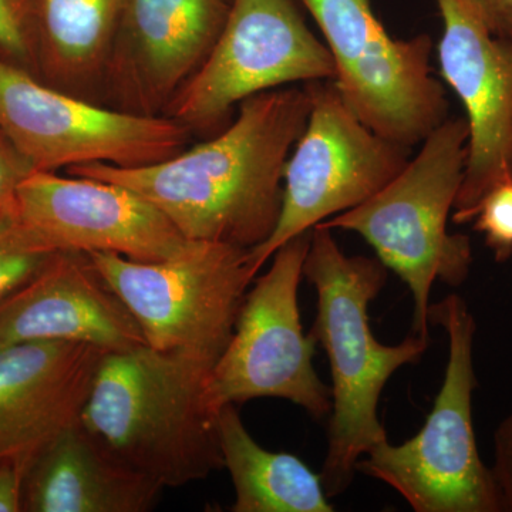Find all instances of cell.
Here are the masks:
<instances>
[{
  "label": "cell",
  "instance_id": "6da1fadb",
  "mask_svg": "<svg viewBox=\"0 0 512 512\" xmlns=\"http://www.w3.org/2000/svg\"><path fill=\"white\" fill-rule=\"evenodd\" d=\"M309 111L306 86L268 90L242 101L237 119L217 136L161 163L74 165L67 174L126 185L190 241L252 249L278 224L286 161Z\"/></svg>",
  "mask_w": 512,
  "mask_h": 512
},
{
  "label": "cell",
  "instance_id": "7a4b0ae2",
  "mask_svg": "<svg viewBox=\"0 0 512 512\" xmlns=\"http://www.w3.org/2000/svg\"><path fill=\"white\" fill-rule=\"evenodd\" d=\"M214 363L150 346L101 360L80 421L114 456L164 488L222 470Z\"/></svg>",
  "mask_w": 512,
  "mask_h": 512
},
{
  "label": "cell",
  "instance_id": "3957f363",
  "mask_svg": "<svg viewBox=\"0 0 512 512\" xmlns=\"http://www.w3.org/2000/svg\"><path fill=\"white\" fill-rule=\"evenodd\" d=\"M303 276L318 295L309 335L325 349L332 373L328 453L319 474L335 498L352 484L357 461L387 440L380 396L400 367L424 355L430 339L412 333L389 346L375 338L369 305L386 285L387 268L379 259L346 255L332 229H312Z\"/></svg>",
  "mask_w": 512,
  "mask_h": 512
},
{
  "label": "cell",
  "instance_id": "277c9868",
  "mask_svg": "<svg viewBox=\"0 0 512 512\" xmlns=\"http://www.w3.org/2000/svg\"><path fill=\"white\" fill-rule=\"evenodd\" d=\"M468 137L466 119H447L424 138L419 154L382 190L316 225L366 239L377 259L412 292L413 333L423 338L430 336L434 282L460 286L473 264L470 238L447 229L463 184Z\"/></svg>",
  "mask_w": 512,
  "mask_h": 512
},
{
  "label": "cell",
  "instance_id": "5b68a950",
  "mask_svg": "<svg viewBox=\"0 0 512 512\" xmlns=\"http://www.w3.org/2000/svg\"><path fill=\"white\" fill-rule=\"evenodd\" d=\"M430 325L448 336L446 375L419 433L404 443L377 444L356 473L382 481L416 512H501L493 470L478 453L473 393L478 387L473 346L477 325L466 301L448 295L430 306Z\"/></svg>",
  "mask_w": 512,
  "mask_h": 512
},
{
  "label": "cell",
  "instance_id": "8992f818",
  "mask_svg": "<svg viewBox=\"0 0 512 512\" xmlns=\"http://www.w3.org/2000/svg\"><path fill=\"white\" fill-rule=\"evenodd\" d=\"M127 306L147 346L217 363L255 281L249 249L192 241L163 261L87 254Z\"/></svg>",
  "mask_w": 512,
  "mask_h": 512
},
{
  "label": "cell",
  "instance_id": "52a82bcc",
  "mask_svg": "<svg viewBox=\"0 0 512 512\" xmlns=\"http://www.w3.org/2000/svg\"><path fill=\"white\" fill-rule=\"evenodd\" d=\"M326 40L336 87L375 133L412 148L448 119L446 90L431 74L429 35L394 39L370 0H299Z\"/></svg>",
  "mask_w": 512,
  "mask_h": 512
},
{
  "label": "cell",
  "instance_id": "ba28073f",
  "mask_svg": "<svg viewBox=\"0 0 512 512\" xmlns=\"http://www.w3.org/2000/svg\"><path fill=\"white\" fill-rule=\"evenodd\" d=\"M311 111L284 171L278 224L249 249L255 275L282 245L363 204L409 163L412 148L387 140L353 113L333 80L305 83Z\"/></svg>",
  "mask_w": 512,
  "mask_h": 512
},
{
  "label": "cell",
  "instance_id": "9c48e42d",
  "mask_svg": "<svg viewBox=\"0 0 512 512\" xmlns=\"http://www.w3.org/2000/svg\"><path fill=\"white\" fill-rule=\"evenodd\" d=\"M312 229L272 255L245 296L227 348L212 367L208 394L220 412L261 397L288 400L313 419L332 410V390L313 366L318 343L305 335L298 291Z\"/></svg>",
  "mask_w": 512,
  "mask_h": 512
},
{
  "label": "cell",
  "instance_id": "30bf717a",
  "mask_svg": "<svg viewBox=\"0 0 512 512\" xmlns=\"http://www.w3.org/2000/svg\"><path fill=\"white\" fill-rule=\"evenodd\" d=\"M0 128L37 171L157 164L185 150L192 134L168 116L127 113L62 92L2 50Z\"/></svg>",
  "mask_w": 512,
  "mask_h": 512
},
{
  "label": "cell",
  "instance_id": "8fae6325",
  "mask_svg": "<svg viewBox=\"0 0 512 512\" xmlns=\"http://www.w3.org/2000/svg\"><path fill=\"white\" fill-rule=\"evenodd\" d=\"M328 46L295 0H231L224 29L164 116L191 133L221 131L242 101L285 84L335 80Z\"/></svg>",
  "mask_w": 512,
  "mask_h": 512
},
{
  "label": "cell",
  "instance_id": "7c38bea8",
  "mask_svg": "<svg viewBox=\"0 0 512 512\" xmlns=\"http://www.w3.org/2000/svg\"><path fill=\"white\" fill-rule=\"evenodd\" d=\"M443 19L441 73L467 111L468 153L454 202L474 221L488 192L512 183V39L494 36L467 0H436Z\"/></svg>",
  "mask_w": 512,
  "mask_h": 512
},
{
  "label": "cell",
  "instance_id": "4fadbf2b",
  "mask_svg": "<svg viewBox=\"0 0 512 512\" xmlns=\"http://www.w3.org/2000/svg\"><path fill=\"white\" fill-rule=\"evenodd\" d=\"M15 212L55 251L150 262L173 258L192 242L143 195L92 177L35 171L20 187Z\"/></svg>",
  "mask_w": 512,
  "mask_h": 512
},
{
  "label": "cell",
  "instance_id": "5bb4252c",
  "mask_svg": "<svg viewBox=\"0 0 512 512\" xmlns=\"http://www.w3.org/2000/svg\"><path fill=\"white\" fill-rule=\"evenodd\" d=\"M227 0H123L103 104L164 116L220 37Z\"/></svg>",
  "mask_w": 512,
  "mask_h": 512
},
{
  "label": "cell",
  "instance_id": "9a60e30c",
  "mask_svg": "<svg viewBox=\"0 0 512 512\" xmlns=\"http://www.w3.org/2000/svg\"><path fill=\"white\" fill-rule=\"evenodd\" d=\"M29 342L87 343L107 353L147 345L90 256L77 251L55 252L0 301V348Z\"/></svg>",
  "mask_w": 512,
  "mask_h": 512
},
{
  "label": "cell",
  "instance_id": "2e32d148",
  "mask_svg": "<svg viewBox=\"0 0 512 512\" xmlns=\"http://www.w3.org/2000/svg\"><path fill=\"white\" fill-rule=\"evenodd\" d=\"M106 353L76 342L0 348V461L28 466L40 448L80 420Z\"/></svg>",
  "mask_w": 512,
  "mask_h": 512
},
{
  "label": "cell",
  "instance_id": "e0dca14e",
  "mask_svg": "<svg viewBox=\"0 0 512 512\" xmlns=\"http://www.w3.org/2000/svg\"><path fill=\"white\" fill-rule=\"evenodd\" d=\"M164 490L114 456L79 420L30 458L22 511L147 512Z\"/></svg>",
  "mask_w": 512,
  "mask_h": 512
},
{
  "label": "cell",
  "instance_id": "ac0fdd59",
  "mask_svg": "<svg viewBox=\"0 0 512 512\" xmlns=\"http://www.w3.org/2000/svg\"><path fill=\"white\" fill-rule=\"evenodd\" d=\"M123 0H40L36 76L103 104L104 79Z\"/></svg>",
  "mask_w": 512,
  "mask_h": 512
},
{
  "label": "cell",
  "instance_id": "d6986e66",
  "mask_svg": "<svg viewBox=\"0 0 512 512\" xmlns=\"http://www.w3.org/2000/svg\"><path fill=\"white\" fill-rule=\"evenodd\" d=\"M222 464L234 485V512H333L320 474L301 458L259 446L228 404L218 413Z\"/></svg>",
  "mask_w": 512,
  "mask_h": 512
},
{
  "label": "cell",
  "instance_id": "ffe728a7",
  "mask_svg": "<svg viewBox=\"0 0 512 512\" xmlns=\"http://www.w3.org/2000/svg\"><path fill=\"white\" fill-rule=\"evenodd\" d=\"M55 252L16 212L0 218V301L36 275Z\"/></svg>",
  "mask_w": 512,
  "mask_h": 512
},
{
  "label": "cell",
  "instance_id": "44dd1931",
  "mask_svg": "<svg viewBox=\"0 0 512 512\" xmlns=\"http://www.w3.org/2000/svg\"><path fill=\"white\" fill-rule=\"evenodd\" d=\"M40 0H0V50L37 72Z\"/></svg>",
  "mask_w": 512,
  "mask_h": 512
},
{
  "label": "cell",
  "instance_id": "7402d4cb",
  "mask_svg": "<svg viewBox=\"0 0 512 512\" xmlns=\"http://www.w3.org/2000/svg\"><path fill=\"white\" fill-rule=\"evenodd\" d=\"M474 221L477 231L485 235V241L493 249L497 261H507L512 255V183L488 192Z\"/></svg>",
  "mask_w": 512,
  "mask_h": 512
},
{
  "label": "cell",
  "instance_id": "603a6c76",
  "mask_svg": "<svg viewBox=\"0 0 512 512\" xmlns=\"http://www.w3.org/2000/svg\"><path fill=\"white\" fill-rule=\"evenodd\" d=\"M35 171L32 161L0 128V218L15 212L20 187Z\"/></svg>",
  "mask_w": 512,
  "mask_h": 512
},
{
  "label": "cell",
  "instance_id": "cb8c5ba5",
  "mask_svg": "<svg viewBox=\"0 0 512 512\" xmlns=\"http://www.w3.org/2000/svg\"><path fill=\"white\" fill-rule=\"evenodd\" d=\"M493 470L501 512H512V416L498 426L494 434Z\"/></svg>",
  "mask_w": 512,
  "mask_h": 512
},
{
  "label": "cell",
  "instance_id": "d4e9b609",
  "mask_svg": "<svg viewBox=\"0 0 512 512\" xmlns=\"http://www.w3.org/2000/svg\"><path fill=\"white\" fill-rule=\"evenodd\" d=\"M25 470L18 460L0 461V512L22 511Z\"/></svg>",
  "mask_w": 512,
  "mask_h": 512
},
{
  "label": "cell",
  "instance_id": "484cf974",
  "mask_svg": "<svg viewBox=\"0 0 512 512\" xmlns=\"http://www.w3.org/2000/svg\"><path fill=\"white\" fill-rule=\"evenodd\" d=\"M494 36L512 39V0H467Z\"/></svg>",
  "mask_w": 512,
  "mask_h": 512
},
{
  "label": "cell",
  "instance_id": "4316f807",
  "mask_svg": "<svg viewBox=\"0 0 512 512\" xmlns=\"http://www.w3.org/2000/svg\"><path fill=\"white\" fill-rule=\"evenodd\" d=\"M227 2L231 3V0H227Z\"/></svg>",
  "mask_w": 512,
  "mask_h": 512
}]
</instances>
